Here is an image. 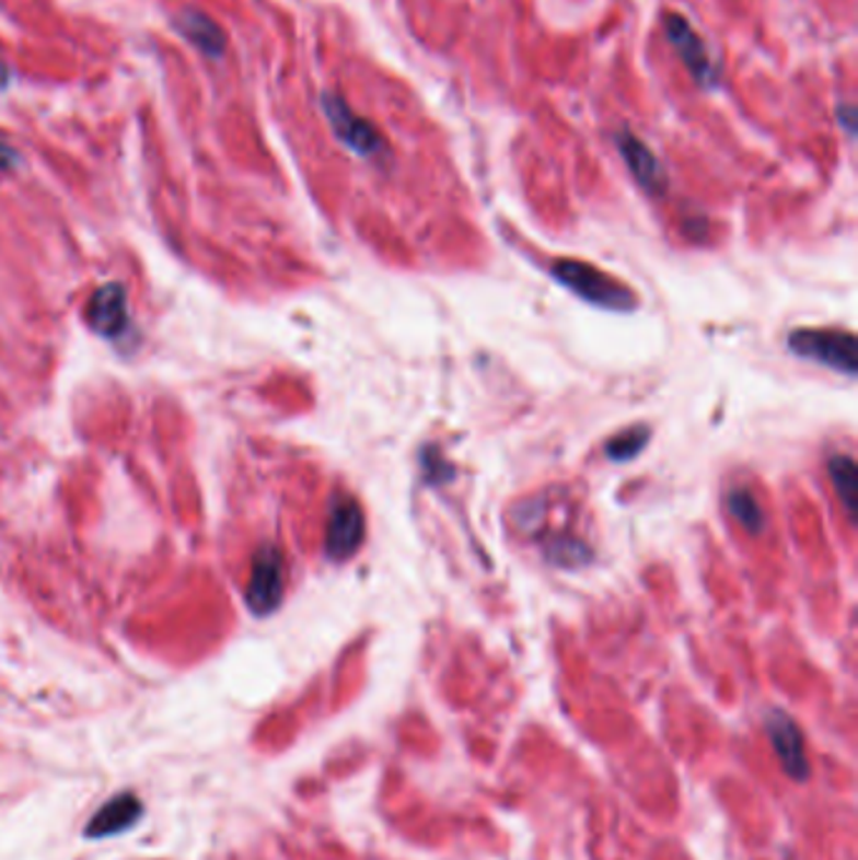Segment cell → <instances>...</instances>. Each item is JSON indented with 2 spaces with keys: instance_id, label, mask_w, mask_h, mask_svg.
<instances>
[{
  "instance_id": "1",
  "label": "cell",
  "mask_w": 858,
  "mask_h": 860,
  "mask_svg": "<svg viewBox=\"0 0 858 860\" xmlns=\"http://www.w3.org/2000/svg\"><path fill=\"white\" fill-rule=\"evenodd\" d=\"M552 275L557 277L561 284L569 287L571 292L587 302H592L596 307L614 312H629L637 307L635 292L629 290L627 284L614 280L607 272H602L600 267L579 263V259H559V263H554Z\"/></svg>"
},
{
  "instance_id": "2",
  "label": "cell",
  "mask_w": 858,
  "mask_h": 860,
  "mask_svg": "<svg viewBox=\"0 0 858 860\" xmlns=\"http://www.w3.org/2000/svg\"><path fill=\"white\" fill-rule=\"evenodd\" d=\"M788 350L798 358L819 362V365H826L848 377H854L858 370L856 335L846 330H813V327H801V330H793L788 335Z\"/></svg>"
},
{
  "instance_id": "3",
  "label": "cell",
  "mask_w": 858,
  "mask_h": 860,
  "mask_svg": "<svg viewBox=\"0 0 858 860\" xmlns=\"http://www.w3.org/2000/svg\"><path fill=\"white\" fill-rule=\"evenodd\" d=\"M323 112L327 116V124L343 147H348L352 154L363 156V159H381L389 156V147L378 129L370 121H366L363 116H358L352 108L345 104V98L333 94V91H325L323 94Z\"/></svg>"
},
{
  "instance_id": "4",
  "label": "cell",
  "mask_w": 858,
  "mask_h": 860,
  "mask_svg": "<svg viewBox=\"0 0 858 860\" xmlns=\"http://www.w3.org/2000/svg\"><path fill=\"white\" fill-rule=\"evenodd\" d=\"M285 596V556L275 544L259 546L255 559H252L250 584L245 592V602L257 617H267L277 606L282 604Z\"/></svg>"
},
{
  "instance_id": "5",
  "label": "cell",
  "mask_w": 858,
  "mask_h": 860,
  "mask_svg": "<svg viewBox=\"0 0 858 860\" xmlns=\"http://www.w3.org/2000/svg\"><path fill=\"white\" fill-rule=\"evenodd\" d=\"M366 538V513L350 496H335L327 513L325 526V554L333 561H345L358 554Z\"/></svg>"
},
{
  "instance_id": "6",
  "label": "cell",
  "mask_w": 858,
  "mask_h": 860,
  "mask_svg": "<svg viewBox=\"0 0 858 860\" xmlns=\"http://www.w3.org/2000/svg\"><path fill=\"white\" fill-rule=\"evenodd\" d=\"M765 732H768L773 753H776L778 763L784 767L788 778L796 782L809 780L811 767H809V757H805L803 732L796 724L793 717L786 714L784 710H770L768 717H765Z\"/></svg>"
},
{
  "instance_id": "7",
  "label": "cell",
  "mask_w": 858,
  "mask_h": 860,
  "mask_svg": "<svg viewBox=\"0 0 858 860\" xmlns=\"http://www.w3.org/2000/svg\"><path fill=\"white\" fill-rule=\"evenodd\" d=\"M664 33H668V40L672 48L677 50L680 61H683L685 69L693 75L695 83H700L703 89H715L720 81L718 66L712 63V58L705 48L703 38L697 36L683 15H668L664 21Z\"/></svg>"
},
{
  "instance_id": "8",
  "label": "cell",
  "mask_w": 858,
  "mask_h": 860,
  "mask_svg": "<svg viewBox=\"0 0 858 860\" xmlns=\"http://www.w3.org/2000/svg\"><path fill=\"white\" fill-rule=\"evenodd\" d=\"M614 147L619 149L629 174L635 176V182L647 194L658 197V194L668 191V172H664L660 159L652 154V149L647 147L642 139H637L635 133L629 131H619L617 137H614Z\"/></svg>"
},
{
  "instance_id": "9",
  "label": "cell",
  "mask_w": 858,
  "mask_h": 860,
  "mask_svg": "<svg viewBox=\"0 0 858 860\" xmlns=\"http://www.w3.org/2000/svg\"><path fill=\"white\" fill-rule=\"evenodd\" d=\"M86 319L98 335L119 337L126 333L129 312H126V290L119 282H108L91 294Z\"/></svg>"
},
{
  "instance_id": "10",
  "label": "cell",
  "mask_w": 858,
  "mask_h": 860,
  "mask_svg": "<svg viewBox=\"0 0 858 860\" xmlns=\"http://www.w3.org/2000/svg\"><path fill=\"white\" fill-rule=\"evenodd\" d=\"M141 813H144L141 800L134 795V792H121V795L108 800L106 805H101L96 815L91 817L86 838H108L116 836V833L129 830L131 825L139 821Z\"/></svg>"
},
{
  "instance_id": "11",
  "label": "cell",
  "mask_w": 858,
  "mask_h": 860,
  "mask_svg": "<svg viewBox=\"0 0 858 860\" xmlns=\"http://www.w3.org/2000/svg\"><path fill=\"white\" fill-rule=\"evenodd\" d=\"M174 28L179 31L192 46H197L201 54L212 58V61H220L222 58L227 46L224 33L220 25L209 19V15L192 11V8H184L182 13L174 15Z\"/></svg>"
},
{
  "instance_id": "12",
  "label": "cell",
  "mask_w": 858,
  "mask_h": 860,
  "mask_svg": "<svg viewBox=\"0 0 858 860\" xmlns=\"http://www.w3.org/2000/svg\"><path fill=\"white\" fill-rule=\"evenodd\" d=\"M828 476H831V484H834V488H836L838 501L844 503V511L848 513V519H856L858 470H856L854 455H848V453L831 455Z\"/></svg>"
},
{
  "instance_id": "13",
  "label": "cell",
  "mask_w": 858,
  "mask_h": 860,
  "mask_svg": "<svg viewBox=\"0 0 858 860\" xmlns=\"http://www.w3.org/2000/svg\"><path fill=\"white\" fill-rule=\"evenodd\" d=\"M544 556L554 563V567H561V569H582L594 559L592 549H589L582 538L565 536V534L546 538Z\"/></svg>"
},
{
  "instance_id": "14",
  "label": "cell",
  "mask_w": 858,
  "mask_h": 860,
  "mask_svg": "<svg viewBox=\"0 0 858 860\" xmlns=\"http://www.w3.org/2000/svg\"><path fill=\"white\" fill-rule=\"evenodd\" d=\"M728 511L747 534H761L765 528V511L747 488H733L728 493Z\"/></svg>"
},
{
  "instance_id": "15",
  "label": "cell",
  "mask_w": 858,
  "mask_h": 860,
  "mask_svg": "<svg viewBox=\"0 0 858 860\" xmlns=\"http://www.w3.org/2000/svg\"><path fill=\"white\" fill-rule=\"evenodd\" d=\"M650 438H652V433L647 426L629 428V430H625V433L610 438L607 445H604V453H607L610 461H617V463L633 461V458H637L639 453H642L645 445L650 443Z\"/></svg>"
},
{
  "instance_id": "16",
  "label": "cell",
  "mask_w": 858,
  "mask_h": 860,
  "mask_svg": "<svg viewBox=\"0 0 858 860\" xmlns=\"http://www.w3.org/2000/svg\"><path fill=\"white\" fill-rule=\"evenodd\" d=\"M420 470H424L428 484H433V486H443L453 478L451 463H445L443 455L433 449H426L424 453H420Z\"/></svg>"
},
{
  "instance_id": "17",
  "label": "cell",
  "mask_w": 858,
  "mask_h": 860,
  "mask_svg": "<svg viewBox=\"0 0 858 860\" xmlns=\"http://www.w3.org/2000/svg\"><path fill=\"white\" fill-rule=\"evenodd\" d=\"M15 164H19V151L0 141V172H5V168H11Z\"/></svg>"
},
{
  "instance_id": "18",
  "label": "cell",
  "mask_w": 858,
  "mask_h": 860,
  "mask_svg": "<svg viewBox=\"0 0 858 860\" xmlns=\"http://www.w3.org/2000/svg\"><path fill=\"white\" fill-rule=\"evenodd\" d=\"M838 119H840V124L846 126L848 133H854L856 131V108H854V104H840L838 106Z\"/></svg>"
},
{
  "instance_id": "19",
  "label": "cell",
  "mask_w": 858,
  "mask_h": 860,
  "mask_svg": "<svg viewBox=\"0 0 858 860\" xmlns=\"http://www.w3.org/2000/svg\"><path fill=\"white\" fill-rule=\"evenodd\" d=\"M8 81H11V69H8V66L0 61V91L8 86Z\"/></svg>"
}]
</instances>
